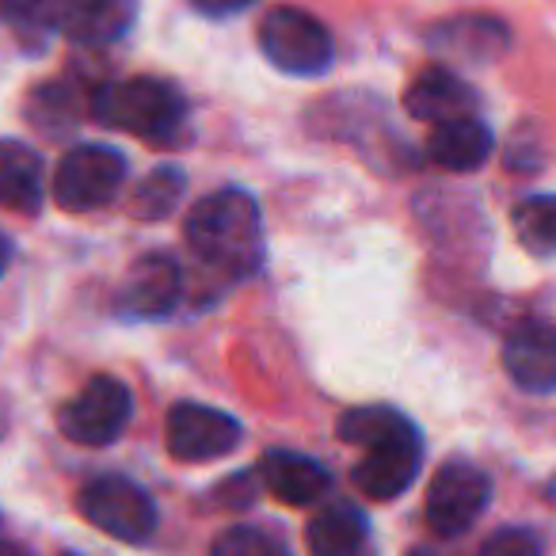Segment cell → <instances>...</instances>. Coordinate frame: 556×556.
I'll list each match as a JSON object with an SVG mask.
<instances>
[{
  "instance_id": "4316f807",
  "label": "cell",
  "mask_w": 556,
  "mask_h": 556,
  "mask_svg": "<svg viewBox=\"0 0 556 556\" xmlns=\"http://www.w3.org/2000/svg\"><path fill=\"white\" fill-rule=\"evenodd\" d=\"M9 260H12V244H9V237L0 232V275L9 270Z\"/></svg>"
},
{
  "instance_id": "d6986e66",
  "label": "cell",
  "mask_w": 556,
  "mask_h": 556,
  "mask_svg": "<svg viewBox=\"0 0 556 556\" xmlns=\"http://www.w3.org/2000/svg\"><path fill=\"white\" fill-rule=\"evenodd\" d=\"M408 416H401L389 404H363V408H351L340 416V439L351 442V446H378V442L401 439V434H412Z\"/></svg>"
},
{
  "instance_id": "3957f363",
  "label": "cell",
  "mask_w": 556,
  "mask_h": 556,
  "mask_svg": "<svg viewBox=\"0 0 556 556\" xmlns=\"http://www.w3.org/2000/svg\"><path fill=\"white\" fill-rule=\"evenodd\" d=\"M260 50L275 70L290 77H320L332 65V35L317 16L302 9H270L260 24Z\"/></svg>"
},
{
  "instance_id": "5bb4252c",
  "label": "cell",
  "mask_w": 556,
  "mask_h": 556,
  "mask_svg": "<svg viewBox=\"0 0 556 556\" xmlns=\"http://www.w3.org/2000/svg\"><path fill=\"white\" fill-rule=\"evenodd\" d=\"M260 477L275 500L287 507H309L332 488V477L320 462L305 454H290V450H270L260 457Z\"/></svg>"
},
{
  "instance_id": "e0dca14e",
  "label": "cell",
  "mask_w": 556,
  "mask_h": 556,
  "mask_svg": "<svg viewBox=\"0 0 556 556\" xmlns=\"http://www.w3.org/2000/svg\"><path fill=\"white\" fill-rule=\"evenodd\" d=\"M0 206L12 214H39L42 161L24 141H0Z\"/></svg>"
},
{
  "instance_id": "277c9868",
  "label": "cell",
  "mask_w": 556,
  "mask_h": 556,
  "mask_svg": "<svg viewBox=\"0 0 556 556\" xmlns=\"http://www.w3.org/2000/svg\"><path fill=\"white\" fill-rule=\"evenodd\" d=\"M80 515L108 538L126 545H146L156 533V503L146 488L126 477H100L80 492Z\"/></svg>"
},
{
  "instance_id": "9c48e42d",
  "label": "cell",
  "mask_w": 556,
  "mask_h": 556,
  "mask_svg": "<svg viewBox=\"0 0 556 556\" xmlns=\"http://www.w3.org/2000/svg\"><path fill=\"white\" fill-rule=\"evenodd\" d=\"M179 294H184V270H179V263L153 252L141 255L126 270L123 287H118V305H123V313H130L138 320H161L179 305Z\"/></svg>"
},
{
  "instance_id": "44dd1931",
  "label": "cell",
  "mask_w": 556,
  "mask_h": 556,
  "mask_svg": "<svg viewBox=\"0 0 556 556\" xmlns=\"http://www.w3.org/2000/svg\"><path fill=\"white\" fill-rule=\"evenodd\" d=\"M187 187V176L179 168H156L138 184V191L130 194V214L146 217V222H161L179 206V194Z\"/></svg>"
},
{
  "instance_id": "83f0119b",
  "label": "cell",
  "mask_w": 556,
  "mask_h": 556,
  "mask_svg": "<svg viewBox=\"0 0 556 556\" xmlns=\"http://www.w3.org/2000/svg\"><path fill=\"white\" fill-rule=\"evenodd\" d=\"M545 500H548V503H553V507H556V477H553V480H548V484H545Z\"/></svg>"
},
{
  "instance_id": "8992f818",
  "label": "cell",
  "mask_w": 556,
  "mask_h": 556,
  "mask_svg": "<svg viewBox=\"0 0 556 556\" xmlns=\"http://www.w3.org/2000/svg\"><path fill=\"white\" fill-rule=\"evenodd\" d=\"M130 389L118 378H92L73 401L62 404L58 427L77 446H108L130 424Z\"/></svg>"
},
{
  "instance_id": "603a6c76",
  "label": "cell",
  "mask_w": 556,
  "mask_h": 556,
  "mask_svg": "<svg viewBox=\"0 0 556 556\" xmlns=\"http://www.w3.org/2000/svg\"><path fill=\"white\" fill-rule=\"evenodd\" d=\"M210 556H294L287 538L267 526H232L214 541Z\"/></svg>"
},
{
  "instance_id": "ac0fdd59",
  "label": "cell",
  "mask_w": 556,
  "mask_h": 556,
  "mask_svg": "<svg viewBox=\"0 0 556 556\" xmlns=\"http://www.w3.org/2000/svg\"><path fill=\"white\" fill-rule=\"evenodd\" d=\"M305 541L313 556H363L370 541V522L355 503H328L309 522Z\"/></svg>"
},
{
  "instance_id": "7a4b0ae2",
  "label": "cell",
  "mask_w": 556,
  "mask_h": 556,
  "mask_svg": "<svg viewBox=\"0 0 556 556\" xmlns=\"http://www.w3.org/2000/svg\"><path fill=\"white\" fill-rule=\"evenodd\" d=\"M92 115L103 126H115V130H126L134 138L164 146V141H176V134L184 130L187 103L164 80L130 77V80H118V85L100 88L92 100Z\"/></svg>"
},
{
  "instance_id": "6da1fadb",
  "label": "cell",
  "mask_w": 556,
  "mask_h": 556,
  "mask_svg": "<svg viewBox=\"0 0 556 556\" xmlns=\"http://www.w3.org/2000/svg\"><path fill=\"white\" fill-rule=\"evenodd\" d=\"M187 244L206 267L229 278H248L263 263V217L260 206L240 187L194 202L187 214Z\"/></svg>"
},
{
  "instance_id": "5b68a950",
  "label": "cell",
  "mask_w": 556,
  "mask_h": 556,
  "mask_svg": "<svg viewBox=\"0 0 556 556\" xmlns=\"http://www.w3.org/2000/svg\"><path fill=\"white\" fill-rule=\"evenodd\" d=\"M126 179L123 153L108 146H77L62 156L54 176V199L70 214H88V210L108 206Z\"/></svg>"
},
{
  "instance_id": "4fadbf2b",
  "label": "cell",
  "mask_w": 556,
  "mask_h": 556,
  "mask_svg": "<svg viewBox=\"0 0 556 556\" xmlns=\"http://www.w3.org/2000/svg\"><path fill=\"white\" fill-rule=\"evenodd\" d=\"M404 108H408V115L419 118V123L439 126V123H450V118L472 115V108H477V92H472L457 73L442 70V65H431V70H424L408 85V92H404Z\"/></svg>"
},
{
  "instance_id": "7c38bea8",
  "label": "cell",
  "mask_w": 556,
  "mask_h": 556,
  "mask_svg": "<svg viewBox=\"0 0 556 556\" xmlns=\"http://www.w3.org/2000/svg\"><path fill=\"white\" fill-rule=\"evenodd\" d=\"M427 47L457 65H488L510 47V31L495 16H454L431 27Z\"/></svg>"
},
{
  "instance_id": "f1b7e54d",
  "label": "cell",
  "mask_w": 556,
  "mask_h": 556,
  "mask_svg": "<svg viewBox=\"0 0 556 556\" xmlns=\"http://www.w3.org/2000/svg\"><path fill=\"white\" fill-rule=\"evenodd\" d=\"M408 556H439V553H427V548H412Z\"/></svg>"
},
{
  "instance_id": "cb8c5ba5",
  "label": "cell",
  "mask_w": 556,
  "mask_h": 556,
  "mask_svg": "<svg viewBox=\"0 0 556 556\" xmlns=\"http://www.w3.org/2000/svg\"><path fill=\"white\" fill-rule=\"evenodd\" d=\"M31 123L42 126L47 134H58V130H70L77 123V103H73L70 88L62 85H47L31 96Z\"/></svg>"
},
{
  "instance_id": "8fae6325",
  "label": "cell",
  "mask_w": 556,
  "mask_h": 556,
  "mask_svg": "<svg viewBox=\"0 0 556 556\" xmlns=\"http://www.w3.org/2000/svg\"><path fill=\"white\" fill-rule=\"evenodd\" d=\"M503 370L526 393H556V325H518L503 343Z\"/></svg>"
},
{
  "instance_id": "d4e9b609",
  "label": "cell",
  "mask_w": 556,
  "mask_h": 556,
  "mask_svg": "<svg viewBox=\"0 0 556 556\" xmlns=\"http://www.w3.org/2000/svg\"><path fill=\"white\" fill-rule=\"evenodd\" d=\"M477 556H541V545L530 530H518V526H507V530L492 533V538L480 545Z\"/></svg>"
},
{
  "instance_id": "ffe728a7",
  "label": "cell",
  "mask_w": 556,
  "mask_h": 556,
  "mask_svg": "<svg viewBox=\"0 0 556 556\" xmlns=\"http://www.w3.org/2000/svg\"><path fill=\"white\" fill-rule=\"evenodd\" d=\"M510 225H515L518 244L530 255H541V260L556 255V194H533L518 202Z\"/></svg>"
},
{
  "instance_id": "52a82bcc",
  "label": "cell",
  "mask_w": 556,
  "mask_h": 556,
  "mask_svg": "<svg viewBox=\"0 0 556 556\" xmlns=\"http://www.w3.org/2000/svg\"><path fill=\"white\" fill-rule=\"evenodd\" d=\"M488 500H492L488 472L454 457L434 472L431 488H427V526L442 538H457L484 515Z\"/></svg>"
},
{
  "instance_id": "30bf717a",
  "label": "cell",
  "mask_w": 556,
  "mask_h": 556,
  "mask_svg": "<svg viewBox=\"0 0 556 556\" xmlns=\"http://www.w3.org/2000/svg\"><path fill=\"white\" fill-rule=\"evenodd\" d=\"M424 462V442L419 431L401 434V439L378 442L366 450V457L355 465V488L370 500H396L412 488Z\"/></svg>"
},
{
  "instance_id": "7402d4cb",
  "label": "cell",
  "mask_w": 556,
  "mask_h": 556,
  "mask_svg": "<svg viewBox=\"0 0 556 556\" xmlns=\"http://www.w3.org/2000/svg\"><path fill=\"white\" fill-rule=\"evenodd\" d=\"M0 16L24 35L65 31L70 0H0Z\"/></svg>"
},
{
  "instance_id": "9a60e30c",
  "label": "cell",
  "mask_w": 556,
  "mask_h": 556,
  "mask_svg": "<svg viewBox=\"0 0 556 556\" xmlns=\"http://www.w3.org/2000/svg\"><path fill=\"white\" fill-rule=\"evenodd\" d=\"M427 156L446 172H477L492 156V130L477 115L439 123L427 138Z\"/></svg>"
},
{
  "instance_id": "484cf974",
  "label": "cell",
  "mask_w": 556,
  "mask_h": 556,
  "mask_svg": "<svg viewBox=\"0 0 556 556\" xmlns=\"http://www.w3.org/2000/svg\"><path fill=\"white\" fill-rule=\"evenodd\" d=\"M194 9L206 12V16H232V12L248 9L252 0H191Z\"/></svg>"
},
{
  "instance_id": "2e32d148",
  "label": "cell",
  "mask_w": 556,
  "mask_h": 556,
  "mask_svg": "<svg viewBox=\"0 0 556 556\" xmlns=\"http://www.w3.org/2000/svg\"><path fill=\"white\" fill-rule=\"evenodd\" d=\"M138 20V0H70L65 35L80 47H111Z\"/></svg>"
},
{
  "instance_id": "ba28073f",
  "label": "cell",
  "mask_w": 556,
  "mask_h": 556,
  "mask_svg": "<svg viewBox=\"0 0 556 556\" xmlns=\"http://www.w3.org/2000/svg\"><path fill=\"white\" fill-rule=\"evenodd\" d=\"M164 439H168V454L176 462L199 465L229 457L240 446L244 431L232 416L206 408V404H176L168 412V424H164Z\"/></svg>"
}]
</instances>
